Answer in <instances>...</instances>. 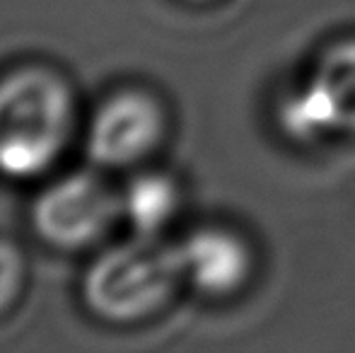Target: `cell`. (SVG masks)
Masks as SVG:
<instances>
[{"label": "cell", "mask_w": 355, "mask_h": 353, "mask_svg": "<svg viewBox=\"0 0 355 353\" xmlns=\"http://www.w3.org/2000/svg\"><path fill=\"white\" fill-rule=\"evenodd\" d=\"M75 94L44 63H24L0 76V175L42 177L61 160L75 133Z\"/></svg>", "instance_id": "1"}, {"label": "cell", "mask_w": 355, "mask_h": 353, "mask_svg": "<svg viewBox=\"0 0 355 353\" xmlns=\"http://www.w3.org/2000/svg\"><path fill=\"white\" fill-rule=\"evenodd\" d=\"M182 283L177 245H164L155 235H138L107 250L87 268L83 298L99 320L131 325L164 310Z\"/></svg>", "instance_id": "2"}, {"label": "cell", "mask_w": 355, "mask_h": 353, "mask_svg": "<svg viewBox=\"0 0 355 353\" xmlns=\"http://www.w3.org/2000/svg\"><path fill=\"white\" fill-rule=\"evenodd\" d=\"M283 136L300 146L355 136V37L327 44L276 104Z\"/></svg>", "instance_id": "3"}, {"label": "cell", "mask_w": 355, "mask_h": 353, "mask_svg": "<svg viewBox=\"0 0 355 353\" xmlns=\"http://www.w3.org/2000/svg\"><path fill=\"white\" fill-rule=\"evenodd\" d=\"M123 216V198L102 175L80 170L51 182L32 206V225L58 250H85Z\"/></svg>", "instance_id": "4"}, {"label": "cell", "mask_w": 355, "mask_h": 353, "mask_svg": "<svg viewBox=\"0 0 355 353\" xmlns=\"http://www.w3.org/2000/svg\"><path fill=\"white\" fill-rule=\"evenodd\" d=\"M167 109L145 87H119L94 112L87 155L94 165L123 170L148 160L167 138Z\"/></svg>", "instance_id": "5"}, {"label": "cell", "mask_w": 355, "mask_h": 353, "mask_svg": "<svg viewBox=\"0 0 355 353\" xmlns=\"http://www.w3.org/2000/svg\"><path fill=\"white\" fill-rule=\"evenodd\" d=\"M184 283L203 298L225 300L249 286L257 268L254 247L227 225H201L177 245Z\"/></svg>", "instance_id": "6"}, {"label": "cell", "mask_w": 355, "mask_h": 353, "mask_svg": "<svg viewBox=\"0 0 355 353\" xmlns=\"http://www.w3.org/2000/svg\"><path fill=\"white\" fill-rule=\"evenodd\" d=\"M123 216L138 235H155L174 221L182 206V189L167 172H143L121 193Z\"/></svg>", "instance_id": "7"}, {"label": "cell", "mask_w": 355, "mask_h": 353, "mask_svg": "<svg viewBox=\"0 0 355 353\" xmlns=\"http://www.w3.org/2000/svg\"><path fill=\"white\" fill-rule=\"evenodd\" d=\"M24 255L17 245L8 240H0V315L10 310L17 302L24 286Z\"/></svg>", "instance_id": "8"}, {"label": "cell", "mask_w": 355, "mask_h": 353, "mask_svg": "<svg viewBox=\"0 0 355 353\" xmlns=\"http://www.w3.org/2000/svg\"><path fill=\"white\" fill-rule=\"evenodd\" d=\"M184 3H191V5H206V3H213V0H184Z\"/></svg>", "instance_id": "9"}]
</instances>
